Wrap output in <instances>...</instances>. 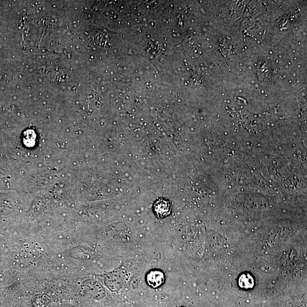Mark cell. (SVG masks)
<instances>
[{
	"label": "cell",
	"mask_w": 307,
	"mask_h": 307,
	"mask_svg": "<svg viewBox=\"0 0 307 307\" xmlns=\"http://www.w3.org/2000/svg\"><path fill=\"white\" fill-rule=\"evenodd\" d=\"M153 212L159 219H164L171 213V204L168 199L160 198L153 205Z\"/></svg>",
	"instance_id": "6da1fadb"
},
{
	"label": "cell",
	"mask_w": 307,
	"mask_h": 307,
	"mask_svg": "<svg viewBox=\"0 0 307 307\" xmlns=\"http://www.w3.org/2000/svg\"><path fill=\"white\" fill-rule=\"evenodd\" d=\"M165 280L164 273L160 270H151L148 272L146 276L147 283L152 288L160 287L164 283Z\"/></svg>",
	"instance_id": "7a4b0ae2"
},
{
	"label": "cell",
	"mask_w": 307,
	"mask_h": 307,
	"mask_svg": "<svg viewBox=\"0 0 307 307\" xmlns=\"http://www.w3.org/2000/svg\"><path fill=\"white\" fill-rule=\"evenodd\" d=\"M238 284L242 288H252L254 286V279L252 276L246 273L240 276L238 280Z\"/></svg>",
	"instance_id": "3957f363"
}]
</instances>
